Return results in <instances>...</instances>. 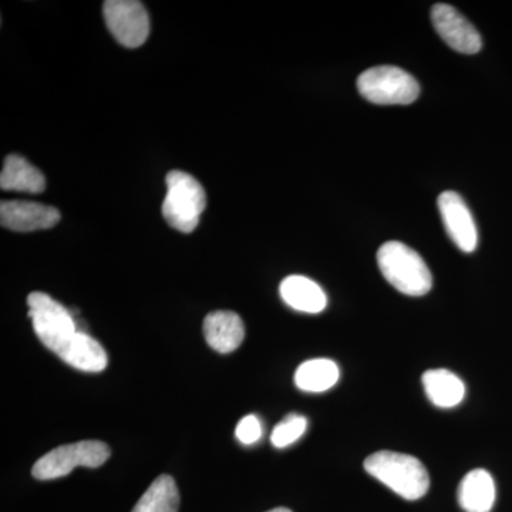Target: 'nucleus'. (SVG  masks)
<instances>
[{
	"label": "nucleus",
	"instance_id": "2eb2a0df",
	"mask_svg": "<svg viewBox=\"0 0 512 512\" xmlns=\"http://www.w3.org/2000/svg\"><path fill=\"white\" fill-rule=\"evenodd\" d=\"M0 187L5 191L29 192L40 194L45 191V175L19 154H10L6 157L0 174Z\"/></svg>",
	"mask_w": 512,
	"mask_h": 512
},
{
	"label": "nucleus",
	"instance_id": "9d476101",
	"mask_svg": "<svg viewBox=\"0 0 512 512\" xmlns=\"http://www.w3.org/2000/svg\"><path fill=\"white\" fill-rule=\"evenodd\" d=\"M60 212L49 205L30 201H2L0 222L3 228L16 232H32L55 227Z\"/></svg>",
	"mask_w": 512,
	"mask_h": 512
},
{
	"label": "nucleus",
	"instance_id": "a211bd4d",
	"mask_svg": "<svg viewBox=\"0 0 512 512\" xmlns=\"http://www.w3.org/2000/svg\"><path fill=\"white\" fill-rule=\"evenodd\" d=\"M180 493L174 478L163 474L148 487L131 512H178Z\"/></svg>",
	"mask_w": 512,
	"mask_h": 512
},
{
	"label": "nucleus",
	"instance_id": "f3484780",
	"mask_svg": "<svg viewBox=\"0 0 512 512\" xmlns=\"http://www.w3.org/2000/svg\"><path fill=\"white\" fill-rule=\"evenodd\" d=\"M62 360L74 369L90 373L103 372L109 363L106 350L86 332H80L77 335L73 345L64 353Z\"/></svg>",
	"mask_w": 512,
	"mask_h": 512
},
{
	"label": "nucleus",
	"instance_id": "0eeeda50",
	"mask_svg": "<svg viewBox=\"0 0 512 512\" xmlns=\"http://www.w3.org/2000/svg\"><path fill=\"white\" fill-rule=\"evenodd\" d=\"M103 13L107 28L120 45L136 49L146 43L150 35V18L143 3L137 0H107Z\"/></svg>",
	"mask_w": 512,
	"mask_h": 512
},
{
	"label": "nucleus",
	"instance_id": "39448f33",
	"mask_svg": "<svg viewBox=\"0 0 512 512\" xmlns=\"http://www.w3.org/2000/svg\"><path fill=\"white\" fill-rule=\"evenodd\" d=\"M357 90L367 101L380 106L412 104L420 94V86L412 74L394 66L372 67L360 74Z\"/></svg>",
	"mask_w": 512,
	"mask_h": 512
},
{
	"label": "nucleus",
	"instance_id": "aec40b11",
	"mask_svg": "<svg viewBox=\"0 0 512 512\" xmlns=\"http://www.w3.org/2000/svg\"><path fill=\"white\" fill-rule=\"evenodd\" d=\"M235 436L242 444H247V446L256 443L262 436L261 421L254 414L245 416L244 419L239 421Z\"/></svg>",
	"mask_w": 512,
	"mask_h": 512
},
{
	"label": "nucleus",
	"instance_id": "423d86ee",
	"mask_svg": "<svg viewBox=\"0 0 512 512\" xmlns=\"http://www.w3.org/2000/svg\"><path fill=\"white\" fill-rule=\"evenodd\" d=\"M110 454V447L97 440L66 444L39 458L32 468V476L40 481L56 480L69 476L76 467H101Z\"/></svg>",
	"mask_w": 512,
	"mask_h": 512
},
{
	"label": "nucleus",
	"instance_id": "f03ea898",
	"mask_svg": "<svg viewBox=\"0 0 512 512\" xmlns=\"http://www.w3.org/2000/svg\"><path fill=\"white\" fill-rule=\"evenodd\" d=\"M377 265L386 281L404 295L424 296L431 291L433 276L429 266L403 242L383 244L377 251Z\"/></svg>",
	"mask_w": 512,
	"mask_h": 512
},
{
	"label": "nucleus",
	"instance_id": "dca6fc26",
	"mask_svg": "<svg viewBox=\"0 0 512 512\" xmlns=\"http://www.w3.org/2000/svg\"><path fill=\"white\" fill-rule=\"evenodd\" d=\"M339 366L330 359H312L302 363L295 373V384L302 392L323 393L339 382Z\"/></svg>",
	"mask_w": 512,
	"mask_h": 512
},
{
	"label": "nucleus",
	"instance_id": "6ab92c4d",
	"mask_svg": "<svg viewBox=\"0 0 512 512\" xmlns=\"http://www.w3.org/2000/svg\"><path fill=\"white\" fill-rule=\"evenodd\" d=\"M308 429V420L299 414H289L272 431L271 443L276 448H285L296 443Z\"/></svg>",
	"mask_w": 512,
	"mask_h": 512
},
{
	"label": "nucleus",
	"instance_id": "f8f14e48",
	"mask_svg": "<svg viewBox=\"0 0 512 512\" xmlns=\"http://www.w3.org/2000/svg\"><path fill=\"white\" fill-rule=\"evenodd\" d=\"M279 293L286 305L303 313H320L328 306V296L315 281L302 275H291L282 281Z\"/></svg>",
	"mask_w": 512,
	"mask_h": 512
},
{
	"label": "nucleus",
	"instance_id": "1a4fd4ad",
	"mask_svg": "<svg viewBox=\"0 0 512 512\" xmlns=\"http://www.w3.org/2000/svg\"><path fill=\"white\" fill-rule=\"evenodd\" d=\"M439 210L444 228L454 244L466 254L476 251L478 244L476 222L463 197L454 191H444L439 197Z\"/></svg>",
	"mask_w": 512,
	"mask_h": 512
},
{
	"label": "nucleus",
	"instance_id": "4468645a",
	"mask_svg": "<svg viewBox=\"0 0 512 512\" xmlns=\"http://www.w3.org/2000/svg\"><path fill=\"white\" fill-rule=\"evenodd\" d=\"M424 392L434 406L441 409H451L463 402L466 396V386L463 380L446 369H433L424 372L421 377Z\"/></svg>",
	"mask_w": 512,
	"mask_h": 512
},
{
	"label": "nucleus",
	"instance_id": "ddd939ff",
	"mask_svg": "<svg viewBox=\"0 0 512 512\" xmlns=\"http://www.w3.org/2000/svg\"><path fill=\"white\" fill-rule=\"evenodd\" d=\"M494 478L483 468L470 471L458 487V504L466 512H490L495 504Z\"/></svg>",
	"mask_w": 512,
	"mask_h": 512
},
{
	"label": "nucleus",
	"instance_id": "412c9836",
	"mask_svg": "<svg viewBox=\"0 0 512 512\" xmlns=\"http://www.w3.org/2000/svg\"><path fill=\"white\" fill-rule=\"evenodd\" d=\"M268 512H292V511L289 510V508L279 507V508H274V510H271Z\"/></svg>",
	"mask_w": 512,
	"mask_h": 512
},
{
	"label": "nucleus",
	"instance_id": "6e6552de",
	"mask_svg": "<svg viewBox=\"0 0 512 512\" xmlns=\"http://www.w3.org/2000/svg\"><path fill=\"white\" fill-rule=\"evenodd\" d=\"M431 22L441 39L458 53L476 55L483 47L480 33L453 6L446 3L434 5L431 9Z\"/></svg>",
	"mask_w": 512,
	"mask_h": 512
},
{
	"label": "nucleus",
	"instance_id": "7ed1b4c3",
	"mask_svg": "<svg viewBox=\"0 0 512 512\" xmlns=\"http://www.w3.org/2000/svg\"><path fill=\"white\" fill-rule=\"evenodd\" d=\"M28 306L37 338L62 359L82 332L72 311L43 292L30 293Z\"/></svg>",
	"mask_w": 512,
	"mask_h": 512
},
{
	"label": "nucleus",
	"instance_id": "9b49d317",
	"mask_svg": "<svg viewBox=\"0 0 512 512\" xmlns=\"http://www.w3.org/2000/svg\"><path fill=\"white\" fill-rule=\"evenodd\" d=\"M204 336L211 349L227 355L244 342V322L235 312H212L204 319Z\"/></svg>",
	"mask_w": 512,
	"mask_h": 512
},
{
	"label": "nucleus",
	"instance_id": "f257e3e1",
	"mask_svg": "<svg viewBox=\"0 0 512 512\" xmlns=\"http://www.w3.org/2000/svg\"><path fill=\"white\" fill-rule=\"evenodd\" d=\"M365 470L407 501L420 500L430 488L429 471L419 458L409 454L377 451L366 458Z\"/></svg>",
	"mask_w": 512,
	"mask_h": 512
},
{
	"label": "nucleus",
	"instance_id": "20e7f679",
	"mask_svg": "<svg viewBox=\"0 0 512 512\" xmlns=\"http://www.w3.org/2000/svg\"><path fill=\"white\" fill-rule=\"evenodd\" d=\"M167 195L163 202V217L177 231L190 234L200 224L207 207V194L192 175L171 171L167 178Z\"/></svg>",
	"mask_w": 512,
	"mask_h": 512
}]
</instances>
